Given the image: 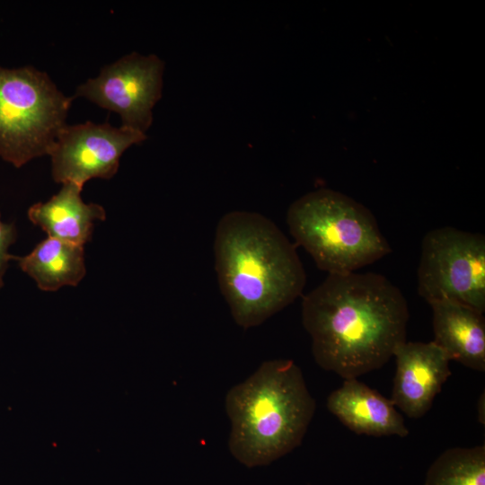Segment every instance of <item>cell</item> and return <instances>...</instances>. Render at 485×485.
<instances>
[{
	"mask_svg": "<svg viewBox=\"0 0 485 485\" xmlns=\"http://www.w3.org/2000/svg\"><path fill=\"white\" fill-rule=\"evenodd\" d=\"M401 291L377 273L329 274L302 302L317 365L344 380L381 368L406 341Z\"/></svg>",
	"mask_w": 485,
	"mask_h": 485,
	"instance_id": "6da1fadb",
	"label": "cell"
},
{
	"mask_svg": "<svg viewBox=\"0 0 485 485\" xmlns=\"http://www.w3.org/2000/svg\"><path fill=\"white\" fill-rule=\"evenodd\" d=\"M215 269L234 322L258 326L293 303L306 275L295 247L265 216L235 210L217 223Z\"/></svg>",
	"mask_w": 485,
	"mask_h": 485,
	"instance_id": "7a4b0ae2",
	"label": "cell"
},
{
	"mask_svg": "<svg viewBox=\"0 0 485 485\" xmlns=\"http://www.w3.org/2000/svg\"><path fill=\"white\" fill-rule=\"evenodd\" d=\"M228 448L248 468L265 466L299 446L316 402L290 359L263 362L225 396Z\"/></svg>",
	"mask_w": 485,
	"mask_h": 485,
	"instance_id": "3957f363",
	"label": "cell"
},
{
	"mask_svg": "<svg viewBox=\"0 0 485 485\" xmlns=\"http://www.w3.org/2000/svg\"><path fill=\"white\" fill-rule=\"evenodd\" d=\"M287 224L296 243L329 274L356 272L392 251L372 212L332 190L296 199L287 209Z\"/></svg>",
	"mask_w": 485,
	"mask_h": 485,
	"instance_id": "277c9868",
	"label": "cell"
},
{
	"mask_svg": "<svg viewBox=\"0 0 485 485\" xmlns=\"http://www.w3.org/2000/svg\"><path fill=\"white\" fill-rule=\"evenodd\" d=\"M73 100L45 72L0 66V157L20 168L48 155Z\"/></svg>",
	"mask_w": 485,
	"mask_h": 485,
	"instance_id": "5b68a950",
	"label": "cell"
},
{
	"mask_svg": "<svg viewBox=\"0 0 485 485\" xmlns=\"http://www.w3.org/2000/svg\"><path fill=\"white\" fill-rule=\"evenodd\" d=\"M418 293L428 304L449 300L485 311V237L452 226L435 228L421 243Z\"/></svg>",
	"mask_w": 485,
	"mask_h": 485,
	"instance_id": "8992f818",
	"label": "cell"
},
{
	"mask_svg": "<svg viewBox=\"0 0 485 485\" xmlns=\"http://www.w3.org/2000/svg\"><path fill=\"white\" fill-rule=\"evenodd\" d=\"M164 63L156 55L133 52L103 66L80 84L73 98L83 97L118 113L122 126L143 133L153 121V108L162 97Z\"/></svg>",
	"mask_w": 485,
	"mask_h": 485,
	"instance_id": "52a82bcc",
	"label": "cell"
},
{
	"mask_svg": "<svg viewBox=\"0 0 485 485\" xmlns=\"http://www.w3.org/2000/svg\"><path fill=\"white\" fill-rule=\"evenodd\" d=\"M146 139V133L126 126L92 121L66 124L48 154L53 180L83 188L93 178L110 179L118 172L122 154Z\"/></svg>",
	"mask_w": 485,
	"mask_h": 485,
	"instance_id": "ba28073f",
	"label": "cell"
},
{
	"mask_svg": "<svg viewBox=\"0 0 485 485\" xmlns=\"http://www.w3.org/2000/svg\"><path fill=\"white\" fill-rule=\"evenodd\" d=\"M396 371L391 401L406 416L423 417L452 372L449 358L433 341L403 342L394 350Z\"/></svg>",
	"mask_w": 485,
	"mask_h": 485,
	"instance_id": "9c48e42d",
	"label": "cell"
},
{
	"mask_svg": "<svg viewBox=\"0 0 485 485\" xmlns=\"http://www.w3.org/2000/svg\"><path fill=\"white\" fill-rule=\"evenodd\" d=\"M327 408L358 435L405 437L409 429L391 400L357 380L347 379L327 398Z\"/></svg>",
	"mask_w": 485,
	"mask_h": 485,
	"instance_id": "30bf717a",
	"label": "cell"
},
{
	"mask_svg": "<svg viewBox=\"0 0 485 485\" xmlns=\"http://www.w3.org/2000/svg\"><path fill=\"white\" fill-rule=\"evenodd\" d=\"M432 309L433 342L447 356L473 370L485 372V318L466 304L435 301Z\"/></svg>",
	"mask_w": 485,
	"mask_h": 485,
	"instance_id": "8fae6325",
	"label": "cell"
},
{
	"mask_svg": "<svg viewBox=\"0 0 485 485\" xmlns=\"http://www.w3.org/2000/svg\"><path fill=\"white\" fill-rule=\"evenodd\" d=\"M82 189L74 183L62 184L61 190L49 200L29 208V219L48 237L84 246L92 237L94 221L104 220L106 213L98 204L84 203L81 198Z\"/></svg>",
	"mask_w": 485,
	"mask_h": 485,
	"instance_id": "7c38bea8",
	"label": "cell"
},
{
	"mask_svg": "<svg viewBox=\"0 0 485 485\" xmlns=\"http://www.w3.org/2000/svg\"><path fill=\"white\" fill-rule=\"evenodd\" d=\"M13 260L44 291L76 286L86 273L84 246L52 237L43 240L26 256H13Z\"/></svg>",
	"mask_w": 485,
	"mask_h": 485,
	"instance_id": "4fadbf2b",
	"label": "cell"
},
{
	"mask_svg": "<svg viewBox=\"0 0 485 485\" xmlns=\"http://www.w3.org/2000/svg\"><path fill=\"white\" fill-rule=\"evenodd\" d=\"M424 485H485V445L444 451L429 466Z\"/></svg>",
	"mask_w": 485,
	"mask_h": 485,
	"instance_id": "5bb4252c",
	"label": "cell"
},
{
	"mask_svg": "<svg viewBox=\"0 0 485 485\" xmlns=\"http://www.w3.org/2000/svg\"><path fill=\"white\" fill-rule=\"evenodd\" d=\"M16 231L13 224L4 223L0 218V288L4 286V275L13 255L8 253V248L15 241Z\"/></svg>",
	"mask_w": 485,
	"mask_h": 485,
	"instance_id": "9a60e30c",
	"label": "cell"
}]
</instances>
